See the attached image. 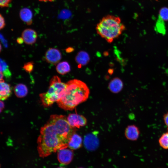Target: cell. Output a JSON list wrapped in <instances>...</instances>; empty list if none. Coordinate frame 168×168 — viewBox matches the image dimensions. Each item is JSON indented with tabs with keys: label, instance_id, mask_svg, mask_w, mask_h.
Wrapping results in <instances>:
<instances>
[{
	"label": "cell",
	"instance_id": "1",
	"mask_svg": "<svg viewBox=\"0 0 168 168\" xmlns=\"http://www.w3.org/2000/svg\"><path fill=\"white\" fill-rule=\"evenodd\" d=\"M69 138L53 117L42 127L37 139V150L40 157L44 158L53 152L67 148Z\"/></svg>",
	"mask_w": 168,
	"mask_h": 168
},
{
	"label": "cell",
	"instance_id": "2",
	"mask_svg": "<svg viewBox=\"0 0 168 168\" xmlns=\"http://www.w3.org/2000/svg\"><path fill=\"white\" fill-rule=\"evenodd\" d=\"M63 96L57 103L59 107L67 110H72L76 106L86 101L89 89L83 82L77 79L69 81Z\"/></svg>",
	"mask_w": 168,
	"mask_h": 168
},
{
	"label": "cell",
	"instance_id": "3",
	"mask_svg": "<svg viewBox=\"0 0 168 168\" xmlns=\"http://www.w3.org/2000/svg\"><path fill=\"white\" fill-rule=\"evenodd\" d=\"M96 29L99 35L111 43L122 34L125 29V26L119 17L109 15L100 20Z\"/></svg>",
	"mask_w": 168,
	"mask_h": 168
},
{
	"label": "cell",
	"instance_id": "4",
	"mask_svg": "<svg viewBox=\"0 0 168 168\" xmlns=\"http://www.w3.org/2000/svg\"><path fill=\"white\" fill-rule=\"evenodd\" d=\"M66 86V83L62 82L58 76H54L50 81L48 91L40 95L42 105L48 107L58 101L63 94Z\"/></svg>",
	"mask_w": 168,
	"mask_h": 168
},
{
	"label": "cell",
	"instance_id": "5",
	"mask_svg": "<svg viewBox=\"0 0 168 168\" xmlns=\"http://www.w3.org/2000/svg\"><path fill=\"white\" fill-rule=\"evenodd\" d=\"M67 119L70 125L74 128H79L87 123L86 119L84 116L76 114H70Z\"/></svg>",
	"mask_w": 168,
	"mask_h": 168
},
{
	"label": "cell",
	"instance_id": "6",
	"mask_svg": "<svg viewBox=\"0 0 168 168\" xmlns=\"http://www.w3.org/2000/svg\"><path fill=\"white\" fill-rule=\"evenodd\" d=\"M57 151L58 159L60 163L67 165L71 162L73 156L72 149L66 148L60 149Z\"/></svg>",
	"mask_w": 168,
	"mask_h": 168
},
{
	"label": "cell",
	"instance_id": "7",
	"mask_svg": "<svg viewBox=\"0 0 168 168\" xmlns=\"http://www.w3.org/2000/svg\"><path fill=\"white\" fill-rule=\"evenodd\" d=\"M45 58L47 62L55 64L60 60L62 55L58 49L55 48H50L46 52Z\"/></svg>",
	"mask_w": 168,
	"mask_h": 168
},
{
	"label": "cell",
	"instance_id": "8",
	"mask_svg": "<svg viewBox=\"0 0 168 168\" xmlns=\"http://www.w3.org/2000/svg\"><path fill=\"white\" fill-rule=\"evenodd\" d=\"M84 143L85 148L92 151L97 149L99 145V141L96 136L93 133L86 135L84 138Z\"/></svg>",
	"mask_w": 168,
	"mask_h": 168
},
{
	"label": "cell",
	"instance_id": "9",
	"mask_svg": "<svg viewBox=\"0 0 168 168\" xmlns=\"http://www.w3.org/2000/svg\"><path fill=\"white\" fill-rule=\"evenodd\" d=\"M21 37L25 43L28 44H32L36 42L37 35L35 30L28 28L23 31Z\"/></svg>",
	"mask_w": 168,
	"mask_h": 168
},
{
	"label": "cell",
	"instance_id": "10",
	"mask_svg": "<svg viewBox=\"0 0 168 168\" xmlns=\"http://www.w3.org/2000/svg\"><path fill=\"white\" fill-rule=\"evenodd\" d=\"M140 131L138 128L135 125L128 126L125 131V135L128 140L135 141L139 137Z\"/></svg>",
	"mask_w": 168,
	"mask_h": 168
},
{
	"label": "cell",
	"instance_id": "11",
	"mask_svg": "<svg viewBox=\"0 0 168 168\" xmlns=\"http://www.w3.org/2000/svg\"><path fill=\"white\" fill-rule=\"evenodd\" d=\"M19 16L21 19L28 25H30L32 23L33 14L29 8L24 7L20 11Z\"/></svg>",
	"mask_w": 168,
	"mask_h": 168
},
{
	"label": "cell",
	"instance_id": "12",
	"mask_svg": "<svg viewBox=\"0 0 168 168\" xmlns=\"http://www.w3.org/2000/svg\"><path fill=\"white\" fill-rule=\"evenodd\" d=\"M82 139L78 134L74 133L71 137L68 143V147L72 150H76L82 145Z\"/></svg>",
	"mask_w": 168,
	"mask_h": 168
},
{
	"label": "cell",
	"instance_id": "13",
	"mask_svg": "<svg viewBox=\"0 0 168 168\" xmlns=\"http://www.w3.org/2000/svg\"><path fill=\"white\" fill-rule=\"evenodd\" d=\"M0 99L4 100L7 99L11 94V89L10 85L5 82L4 81H0Z\"/></svg>",
	"mask_w": 168,
	"mask_h": 168
},
{
	"label": "cell",
	"instance_id": "14",
	"mask_svg": "<svg viewBox=\"0 0 168 168\" xmlns=\"http://www.w3.org/2000/svg\"><path fill=\"white\" fill-rule=\"evenodd\" d=\"M123 84L122 81L118 78L113 79L110 82L109 87L110 90L112 92L117 93L122 89Z\"/></svg>",
	"mask_w": 168,
	"mask_h": 168
},
{
	"label": "cell",
	"instance_id": "15",
	"mask_svg": "<svg viewBox=\"0 0 168 168\" xmlns=\"http://www.w3.org/2000/svg\"><path fill=\"white\" fill-rule=\"evenodd\" d=\"M14 92L16 96L19 98L25 97L27 94L28 91L27 86L23 84L16 85L14 88Z\"/></svg>",
	"mask_w": 168,
	"mask_h": 168
},
{
	"label": "cell",
	"instance_id": "16",
	"mask_svg": "<svg viewBox=\"0 0 168 168\" xmlns=\"http://www.w3.org/2000/svg\"><path fill=\"white\" fill-rule=\"evenodd\" d=\"M56 70L59 74L64 75L70 72V67L68 62L63 61L58 64L56 67Z\"/></svg>",
	"mask_w": 168,
	"mask_h": 168
},
{
	"label": "cell",
	"instance_id": "17",
	"mask_svg": "<svg viewBox=\"0 0 168 168\" xmlns=\"http://www.w3.org/2000/svg\"><path fill=\"white\" fill-rule=\"evenodd\" d=\"M0 72L2 73L6 78L9 80L12 74L6 63L1 58L0 59Z\"/></svg>",
	"mask_w": 168,
	"mask_h": 168
},
{
	"label": "cell",
	"instance_id": "18",
	"mask_svg": "<svg viewBox=\"0 0 168 168\" xmlns=\"http://www.w3.org/2000/svg\"><path fill=\"white\" fill-rule=\"evenodd\" d=\"M76 59L77 62L79 64L85 65L88 62L89 58L86 53L82 51L78 54L76 57Z\"/></svg>",
	"mask_w": 168,
	"mask_h": 168
},
{
	"label": "cell",
	"instance_id": "19",
	"mask_svg": "<svg viewBox=\"0 0 168 168\" xmlns=\"http://www.w3.org/2000/svg\"><path fill=\"white\" fill-rule=\"evenodd\" d=\"M160 146L165 149H168V130L163 133L158 139Z\"/></svg>",
	"mask_w": 168,
	"mask_h": 168
},
{
	"label": "cell",
	"instance_id": "20",
	"mask_svg": "<svg viewBox=\"0 0 168 168\" xmlns=\"http://www.w3.org/2000/svg\"><path fill=\"white\" fill-rule=\"evenodd\" d=\"M159 17L164 21H168V7L161 8L159 11Z\"/></svg>",
	"mask_w": 168,
	"mask_h": 168
},
{
	"label": "cell",
	"instance_id": "21",
	"mask_svg": "<svg viewBox=\"0 0 168 168\" xmlns=\"http://www.w3.org/2000/svg\"><path fill=\"white\" fill-rule=\"evenodd\" d=\"M23 68L26 72L30 73L33 69V63L32 62L27 63L24 65Z\"/></svg>",
	"mask_w": 168,
	"mask_h": 168
},
{
	"label": "cell",
	"instance_id": "22",
	"mask_svg": "<svg viewBox=\"0 0 168 168\" xmlns=\"http://www.w3.org/2000/svg\"><path fill=\"white\" fill-rule=\"evenodd\" d=\"M13 0H0V6L1 7H9L10 3Z\"/></svg>",
	"mask_w": 168,
	"mask_h": 168
},
{
	"label": "cell",
	"instance_id": "23",
	"mask_svg": "<svg viewBox=\"0 0 168 168\" xmlns=\"http://www.w3.org/2000/svg\"><path fill=\"white\" fill-rule=\"evenodd\" d=\"M0 28L1 30L3 29L5 26V22L4 18L1 14L0 15Z\"/></svg>",
	"mask_w": 168,
	"mask_h": 168
},
{
	"label": "cell",
	"instance_id": "24",
	"mask_svg": "<svg viewBox=\"0 0 168 168\" xmlns=\"http://www.w3.org/2000/svg\"><path fill=\"white\" fill-rule=\"evenodd\" d=\"M163 119L165 124L168 128V112L164 114Z\"/></svg>",
	"mask_w": 168,
	"mask_h": 168
},
{
	"label": "cell",
	"instance_id": "25",
	"mask_svg": "<svg viewBox=\"0 0 168 168\" xmlns=\"http://www.w3.org/2000/svg\"><path fill=\"white\" fill-rule=\"evenodd\" d=\"M16 41L19 44H21L24 42L23 40L22 37L17 38Z\"/></svg>",
	"mask_w": 168,
	"mask_h": 168
},
{
	"label": "cell",
	"instance_id": "26",
	"mask_svg": "<svg viewBox=\"0 0 168 168\" xmlns=\"http://www.w3.org/2000/svg\"><path fill=\"white\" fill-rule=\"evenodd\" d=\"M4 103L1 100L0 101V111L2 112V111L4 108Z\"/></svg>",
	"mask_w": 168,
	"mask_h": 168
},
{
	"label": "cell",
	"instance_id": "27",
	"mask_svg": "<svg viewBox=\"0 0 168 168\" xmlns=\"http://www.w3.org/2000/svg\"><path fill=\"white\" fill-rule=\"evenodd\" d=\"M1 40H2V41H3L2 42H3V44L4 45H5V46H7V43L6 41V40L3 39V37H2V36H1Z\"/></svg>",
	"mask_w": 168,
	"mask_h": 168
},
{
	"label": "cell",
	"instance_id": "28",
	"mask_svg": "<svg viewBox=\"0 0 168 168\" xmlns=\"http://www.w3.org/2000/svg\"><path fill=\"white\" fill-rule=\"evenodd\" d=\"M38 1L40 2H52L54 1L55 0H38Z\"/></svg>",
	"mask_w": 168,
	"mask_h": 168
},
{
	"label": "cell",
	"instance_id": "29",
	"mask_svg": "<svg viewBox=\"0 0 168 168\" xmlns=\"http://www.w3.org/2000/svg\"><path fill=\"white\" fill-rule=\"evenodd\" d=\"M57 168H64L63 167H58Z\"/></svg>",
	"mask_w": 168,
	"mask_h": 168
},
{
	"label": "cell",
	"instance_id": "30",
	"mask_svg": "<svg viewBox=\"0 0 168 168\" xmlns=\"http://www.w3.org/2000/svg\"><path fill=\"white\" fill-rule=\"evenodd\" d=\"M78 168H83V167H78Z\"/></svg>",
	"mask_w": 168,
	"mask_h": 168
},
{
	"label": "cell",
	"instance_id": "31",
	"mask_svg": "<svg viewBox=\"0 0 168 168\" xmlns=\"http://www.w3.org/2000/svg\"><path fill=\"white\" fill-rule=\"evenodd\" d=\"M155 0V1H158V0Z\"/></svg>",
	"mask_w": 168,
	"mask_h": 168
}]
</instances>
